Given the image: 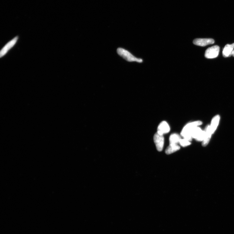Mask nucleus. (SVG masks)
Listing matches in <instances>:
<instances>
[{
	"mask_svg": "<svg viewBox=\"0 0 234 234\" xmlns=\"http://www.w3.org/2000/svg\"><path fill=\"white\" fill-rule=\"evenodd\" d=\"M202 124V122L199 121L188 124L183 128L181 132V135L184 139L190 141L193 138L191 135L192 131L194 128Z\"/></svg>",
	"mask_w": 234,
	"mask_h": 234,
	"instance_id": "1",
	"label": "nucleus"
},
{
	"mask_svg": "<svg viewBox=\"0 0 234 234\" xmlns=\"http://www.w3.org/2000/svg\"><path fill=\"white\" fill-rule=\"evenodd\" d=\"M117 52L119 55L128 62H136L139 63H141L143 62V59L135 57L130 52L123 48H118Z\"/></svg>",
	"mask_w": 234,
	"mask_h": 234,
	"instance_id": "2",
	"label": "nucleus"
},
{
	"mask_svg": "<svg viewBox=\"0 0 234 234\" xmlns=\"http://www.w3.org/2000/svg\"><path fill=\"white\" fill-rule=\"evenodd\" d=\"M220 48L215 45L207 49L205 51V57L208 59H213L218 57Z\"/></svg>",
	"mask_w": 234,
	"mask_h": 234,
	"instance_id": "3",
	"label": "nucleus"
},
{
	"mask_svg": "<svg viewBox=\"0 0 234 234\" xmlns=\"http://www.w3.org/2000/svg\"><path fill=\"white\" fill-rule=\"evenodd\" d=\"M154 140L158 151H162L163 149L164 143L163 135L160 134L156 133L154 135Z\"/></svg>",
	"mask_w": 234,
	"mask_h": 234,
	"instance_id": "4",
	"label": "nucleus"
},
{
	"mask_svg": "<svg viewBox=\"0 0 234 234\" xmlns=\"http://www.w3.org/2000/svg\"><path fill=\"white\" fill-rule=\"evenodd\" d=\"M18 39V37L16 36L12 40L9 41L1 49L0 52V57L1 58L5 55L14 46Z\"/></svg>",
	"mask_w": 234,
	"mask_h": 234,
	"instance_id": "5",
	"label": "nucleus"
},
{
	"mask_svg": "<svg viewBox=\"0 0 234 234\" xmlns=\"http://www.w3.org/2000/svg\"><path fill=\"white\" fill-rule=\"evenodd\" d=\"M214 42V39L212 38H196L193 41V44L202 47L213 44Z\"/></svg>",
	"mask_w": 234,
	"mask_h": 234,
	"instance_id": "6",
	"label": "nucleus"
},
{
	"mask_svg": "<svg viewBox=\"0 0 234 234\" xmlns=\"http://www.w3.org/2000/svg\"><path fill=\"white\" fill-rule=\"evenodd\" d=\"M205 133L199 127H196L193 130L191 133V136L198 141H202L204 139Z\"/></svg>",
	"mask_w": 234,
	"mask_h": 234,
	"instance_id": "7",
	"label": "nucleus"
},
{
	"mask_svg": "<svg viewBox=\"0 0 234 234\" xmlns=\"http://www.w3.org/2000/svg\"><path fill=\"white\" fill-rule=\"evenodd\" d=\"M170 128L167 122L163 121L159 124L157 128V132L160 134L163 135L169 132Z\"/></svg>",
	"mask_w": 234,
	"mask_h": 234,
	"instance_id": "8",
	"label": "nucleus"
},
{
	"mask_svg": "<svg viewBox=\"0 0 234 234\" xmlns=\"http://www.w3.org/2000/svg\"><path fill=\"white\" fill-rule=\"evenodd\" d=\"M205 134L204 139L203 140L202 145L203 146H206L208 144L210 140L211 135L212 133L211 130V127L210 126H207L206 128L205 131H204Z\"/></svg>",
	"mask_w": 234,
	"mask_h": 234,
	"instance_id": "9",
	"label": "nucleus"
},
{
	"mask_svg": "<svg viewBox=\"0 0 234 234\" xmlns=\"http://www.w3.org/2000/svg\"><path fill=\"white\" fill-rule=\"evenodd\" d=\"M234 48V43L232 44L226 45L223 49L222 52L223 57L225 58L230 57Z\"/></svg>",
	"mask_w": 234,
	"mask_h": 234,
	"instance_id": "10",
	"label": "nucleus"
},
{
	"mask_svg": "<svg viewBox=\"0 0 234 234\" xmlns=\"http://www.w3.org/2000/svg\"><path fill=\"white\" fill-rule=\"evenodd\" d=\"M180 149V147L177 144H170L165 150V153L167 154H172Z\"/></svg>",
	"mask_w": 234,
	"mask_h": 234,
	"instance_id": "11",
	"label": "nucleus"
},
{
	"mask_svg": "<svg viewBox=\"0 0 234 234\" xmlns=\"http://www.w3.org/2000/svg\"><path fill=\"white\" fill-rule=\"evenodd\" d=\"M182 139L179 135L176 133L171 134L169 138L170 144H178Z\"/></svg>",
	"mask_w": 234,
	"mask_h": 234,
	"instance_id": "12",
	"label": "nucleus"
},
{
	"mask_svg": "<svg viewBox=\"0 0 234 234\" xmlns=\"http://www.w3.org/2000/svg\"><path fill=\"white\" fill-rule=\"evenodd\" d=\"M220 119V117L219 115H217L213 118L210 126L212 133H214L216 130L217 125H218Z\"/></svg>",
	"mask_w": 234,
	"mask_h": 234,
	"instance_id": "13",
	"label": "nucleus"
},
{
	"mask_svg": "<svg viewBox=\"0 0 234 234\" xmlns=\"http://www.w3.org/2000/svg\"><path fill=\"white\" fill-rule=\"evenodd\" d=\"M179 143L181 146L183 147H185L189 146L191 144V143L190 141L183 138V139L180 140Z\"/></svg>",
	"mask_w": 234,
	"mask_h": 234,
	"instance_id": "14",
	"label": "nucleus"
},
{
	"mask_svg": "<svg viewBox=\"0 0 234 234\" xmlns=\"http://www.w3.org/2000/svg\"><path fill=\"white\" fill-rule=\"evenodd\" d=\"M231 56H233V57H234V49L232 51V52L231 54H230V57H231Z\"/></svg>",
	"mask_w": 234,
	"mask_h": 234,
	"instance_id": "15",
	"label": "nucleus"
}]
</instances>
